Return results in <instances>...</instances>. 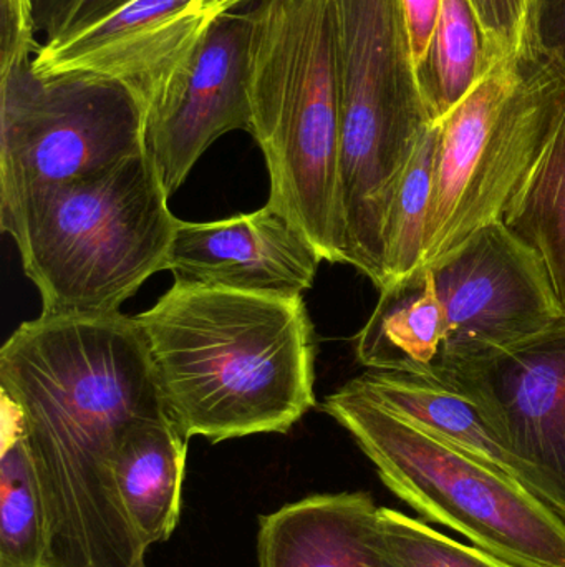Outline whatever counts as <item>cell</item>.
Segmentation results:
<instances>
[{
  "instance_id": "obj_4",
  "label": "cell",
  "mask_w": 565,
  "mask_h": 567,
  "mask_svg": "<svg viewBox=\"0 0 565 567\" xmlns=\"http://www.w3.org/2000/svg\"><path fill=\"white\" fill-rule=\"evenodd\" d=\"M145 153L0 208L42 313L102 316L166 271L178 218Z\"/></svg>"
},
{
  "instance_id": "obj_22",
  "label": "cell",
  "mask_w": 565,
  "mask_h": 567,
  "mask_svg": "<svg viewBox=\"0 0 565 567\" xmlns=\"http://www.w3.org/2000/svg\"><path fill=\"white\" fill-rule=\"evenodd\" d=\"M375 567H514L463 545L398 509L380 508L374 528Z\"/></svg>"
},
{
  "instance_id": "obj_16",
  "label": "cell",
  "mask_w": 565,
  "mask_h": 567,
  "mask_svg": "<svg viewBox=\"0 0 565 567\" xmlns=\"http://www.w3.org/2000/svg\"><path fill=\"white\" fill-rule=\"evenodd\" d=\"M188 442L168 419H146L129 426L116 453L119 499L146 548L168 542L178 526Z\"/></svg>"
},
{
  "instance_id": "obj_21",
  "label": "cell",
  "mask_w": 565,
  "mask_h": 567,
  "mask_svg": "<svg viewBox=\"0 0 565 567\" xmlns=\"http://www.w3.org/2000/svg\"><path fill=\"white\" fill-rule=\"evenodd\" d=\"M441 122L430 123L395 188L384 228V287L423 266ZM380 289V290H381Z\"/></svg>"
},
{
  "instance_id": "obj_29",
  "label": "cell",
  "mask_w": 565,
  "mask_h": 567,
  "mask_svg": "<svg viewBox=\"0 0 565 567\" xmlns=\"http://www.w3.org/2000/svg\"><path fill=\"white\" fill-rule=\"evenodd\" d=\"M19 2L29 3V6H33V0H19Z\"/></svg>"
},
{
  "instance_id": "obj_9",
  "label": "cell",
  "mask_w": 565,
  "mask_h": 567,
  "mask_svg": "<svg viewBox=\"0 0 565 567\" xmlns=\"http://www.w3.org/2000/svg\"><path fill=\"white\" fill-rule=\"evenodd\" d=\"M430 268L448 317L437 369L490 359L565 319L543 261L503 221Z\"/></svg>"
},
{
  "instance_id": "obj_11",
  "label": "cell",
  "mask_w": 565,
  "mask_h": 567,
  "mask_svg": "<svg viewBox=\"0 0 565 567\" xmlns=\"http://www.w3.org/2000/svg\"><path fill=\"white\" fill-rule=\"evenodd\" d=\"M216 19L202 0H129L36 45L32 70L42 79L85 75L118 83L145 120L171 95Z\"/></svg>"
},
{
  "instance_id": "obj_7",
  "label": "cell",
  "mask_w": 565,
  "mask_h": 567,
  "mask_svg": "<svg viewBox=\"0 0 565 567\" xmlns=\"http://www.w3.org/2000/svg\"><path fill=\"white\" fill-rule=\"evenodd\" d=\"M565 106V82L523 56L498 60L441 122L423 266L503 221Z\"/></svg>"
},
{
  "instance_id": "obj_3",
  "label": "cell",
  "mask_w": 565,
  "mask_h": 567,
  "mask_svg": "<svg viewBox=\"0 0 565 567\" xmlns=\"http://www.w3.org/2000/svg\"><path fill=\"white\" fill-rule=\"evenodd\" d=\"M251 133L268 205L332 265H350L341 196V109L328 0H258L249 10Z\"/></svg>"
},
{
  "instance_id": "obj_12",
  "label": "cell",
  "mask_w": 565,
  "mask_h": 567,
  "mask_svg": "<svg viewBox=\"0 0 565 567\" xmlns=\"http://www.w3.org/2000/svg\"><path fill=\"white\" fill-rule=\"evenodd\" d=\"M249 42V10L219 16L171 95L143 120V153L169 198L212 143L251 130Z\"/></svg>"
},
{
  "instance_id": "obj_6",
  "label": "cell",
  "mask_w": 565,
  "mask_h": 567,
  "mask_svg": "<svg viewBox=\"0 0 565 567\" xmlns=\"http://www.w3.org/2000/svg\"><path fill=\"white\" fill-rule=\"evenodd\" d=\"M322 410L427 522L514 567H565V522L523 483L401 419L352 380Z\"/></svg>"
},
{
  "instance_id": "obj_24",
  "label": "cell",
  "mask_w": 565,
  "mask_h": 567,
  "mask_svg": "<svg viewBox=\"0 0 565 567\" xmlns=\"http://www.w3.org/2000/svg\"><path fill=\"white\" fill-rule=\"evenodd\" d=\"M524 56L565 82V0H531Z\"/></svg>"
},
{
  "instance_id": "obj_26",
  "label": "cell",
  "mask_w": 565,
  "mask_h": 567,
  "mask_svg": "<svg viewBox=\"0 0 565 567\" xmlns=\"http://www.w3.org/2000/svg\"><path fill=\"white\" fill-rule=\"evenodd\" d=\"M128 2L129 0H72L46 40L83 29Z\"/></svg>"
},
{
  "instance_id": "obj_23",
  "label": "cell",
  "mask_w": 565,
  "mask_h": 567,
  "mask_svg": "<svg viewBox=\"0 0 565 567\" xmlns=\"http://www.w3.org/2000/svg\"><path fill=\"white\" fill-rule=\"evenodd\" d=\"M483 29L491 60H521L531 0H470Z\"/></svg>"
},
{
  "instance_id": "obj_18",
  "label": "cell",
  "mask_w": 565,
  "mask_h": 567,
  "mask_svg": "<svg viewBox=\"0 0 565 567\" xmlns=\"http://www.w3.org/2000/svg\"><path fill=\"white\" fill-rule=\"evenodd\" d=\"M503 223L543 261L565 313V106Z\"/></svg>"
},
{
  "instance_id": "obj_20",
  "label": "cell",
  "mask_w": 565,
  "mask_h": 567,
  "mask_svg": "<svg viewBox=\"0 0 565 567\" xmlns=\"http://www.w3.org/2000/svg\"><path fill=\"white\" fill-rule=\"evenodd\" d=\"M493 65L470 0H443L423 62L417 66L431 123L443 122Z\"/></svg>"
},
{
  "instance_id": "obj_5",
  "label": "cell",
  "mask_w": 565,
  "mask_h": 567,
  "mask_svg": "<svg viewBox=\"0 0 565 567\" xmlns=\"http://www.w3.org/2000/svg\"><path fill=\"white\" fill-rule=\"evenodd\" d=\"M348 258L380 289L395 188L430 125L401 0H328Z\"/></svg>"
},
{
  "instance_id": "obj_15",
  "label": "cell",
  "mask_w": 565,
  "mask_h": 567,
  "mask_svg": "<svg viewBox=\"0 0 565 567\" xmlns=\"http://www.w3.org/2000/svg\"><path fill=\"white\" fill-rule=\"evenodd\" d=\"M352 382L401 419L524 485L520 466L504 449L480 403L463 390L433 373L367 370Z\"/></svg>"
},
{
  "instance_id": "obj_28",
  "label": "cell",
  "mask_w": 565,
  "mask_h": 567,
  "mask_svg": "<svg viewBox=\"0 0 565 567\" xmlns=\"http://www.w3.org/2000/svg\"><path fill=\"white\" fill-rule=\"evenodd\" d=\"M248 2H258V0H202V7L206 12L215 17L224 16V13L234 12L238 7Z\"/></svg>"
},
{
  "instance_id": "obj_13",
  "label": "cell",
  "mask_w": 565,
  "mask_h": 567,
  "mask_svg": "<svg viewBox=\"0 0 565 567\" xmlns=\"http://www.w3.org/2000/svg\"><path fill=\"white\" fill-rule=\"evenodd\" d=\"M324 261L278 209L211 223L178 219L166 271L175 282L264 296L302 297Z\"/></svg>"
},
{
  "instance_id": "obj_17",
  "label": "cell",
  "mask_w": 565,
  "mask_h": 567,
  "mask_svg": "<svg viewBox=\"0 0 565 567\" xmlns=\"http://www.w3.org/2000/svg\"><path fill=\"white\" fill-rule=\"evenodd\" d=\"M448 333V317L430 266L388 284L355 337V353L368 370L433 373Z\"/></svg>"
},
{
  "instance_id": "obj_25",
  "label": "cell",
  "mask_w": 565,
  "mask_h": 567,
  "mask_svg": "<svg viewBox=\"0 0 565 567\" xmlns=\"http://www.w3.org/2000/svg\"><path fill=\"white\" fill-rule=\"evenodd\" d=\"M441 2L443 0H401L417 66L423 62L433 39L435 29L440 19Z\"/></svg>"
},
{
  "instance_id": "obj_1",
  "label": "cell",
  "mask_w": 565,
  "mask_h": 567,
  "mask_svg": "<svg viewBox=\"0 0 565 567\" xmlns=\"http://www.w3.org/2000/svg\"><path fill=\"white\" fill-rule=\"evenodd\" d=\"M46 515L43 567H146L113 465L133 423L168 419L136 317L50 316L20 323L0 349Z\"/></svg>"
},
{
  "instance_id": "obj_27",
  "label": "cell",
  "mask_w": 565,
  "mask_h": 567,
  "mask_svg": "<svg viewBox=\"0 0 565 567\" xmlns=\"http://www.w3.org/2000/svg\"><path fill=\"white\" fill-rule=\"evenodd\" d=\"M70 3L72 0H33L35 25L45 33V39L55 29L56 22L69 9Z\"/></svg>"
},
{
  "instance_id": "obj_8",
  "label": "cell",
  "mask_w": 565,
  "mask_h": 567,
  "mask_svg": "<svg viewBox=\"0 0 565 567\" xmlns=\"http://www.w3.org/2000/svg\"><path fill=\"white\" fill-rule=\"evenodd\" d=\"M0 208L143 153V113L118 83L32 70L35 22L2 9Z\"/></svg>"
},
{
  "instance_id": "obj_19",
  "label": "cell",
  "mask_w": 565,
  "mask_h": 567,
  "mask_svg": "<svg viewBox=\"0 0 565 567\" xmlns=\"http://www.w3.org/2000/svg\"><path fill=\"white\" fill-rule=\"evenodd\" d=\"M46 515L15 406L2 396L0 567H43Z\"/></svg>"
},
{
  "instance_id": "obj_10",
  "label": "cell",
  "mask_w": 565,
  "mask_h": 567,
  "mask_svg": "<svg viewBox=\"0 0 565 567\" xmlns=\"http://www.w3.org/2000/svg\"><path fill=\"white\" fill-rule=\"evenodd\" d=\"M433 375L480 403L526 488L565 522V319L490 359Z\"/></svg>"
},
{
  "instance_id": "obj_14",
  "label": "cell",
  "mask_w": 565,
  "mask_h": 567,
  "mask_svg": "<svg viewBox=\"0 0 565 567\" xmlns=\"http://www.w3.org/2000/svg\"><path fill=\"white\" fill-rule=\"evenodd\" d=\"M377 512L367 492L287 503L259 518L258 567H375Z\"/></svg>"
},
{
  "instance_id": "obj_2",
  "label": "cell",
  "mask_w": 565,
  "mask_h": 567,
  "mask_svg": "<svg viewBox=\"0 0 565 567\" xmlns=\"http://www.w3.org/2000/svg\"><path fill=\"white\" fill-rule=\"evenodd\" d=\"M136 320L166 416L188 440L289 433L317 406L302 297L175 282Z\"/></svg>"
}]
</instances>
